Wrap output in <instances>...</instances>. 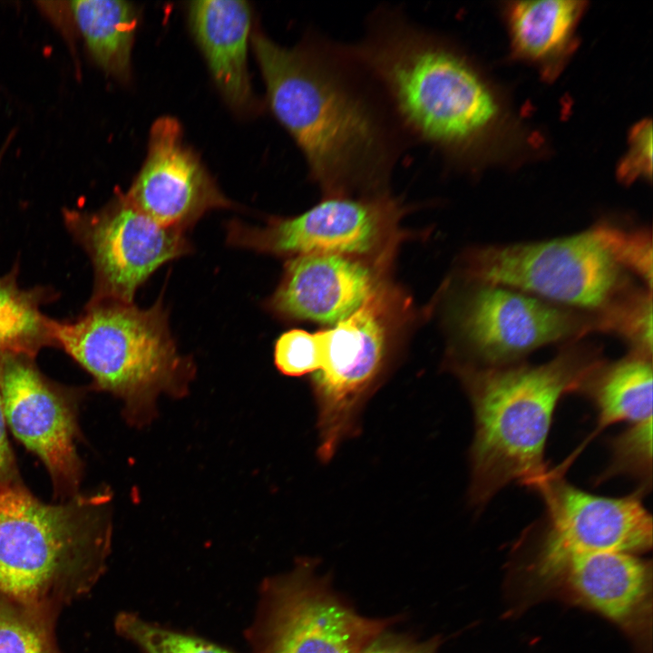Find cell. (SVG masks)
I'll return each mask as SVG.
<instances>
[{
    "label": "cell",
    "instance_id": "cell-19",
    "mask_svg": "<svg viewBox=\"0 0 653 653\" xmlns=\"http://www.w3.org/2000/svg\"><path fill=\"white\" fill-rule=\"evenodd\" d=\"M585 2L541 0L514 2L508 8V25L515 54L555 74L573 50L574 34Z\"/></svg>",
    "mask_w": 653,
    "mask_h": 653
},
{
    "label": "cell",
    "instance_id": "cell-30",
    "mask_svg": "<svg viewBox=\"0 0 653 653\" xmlns=\"http://www.w3.org/2000/svg\"><path fill=\"white\" fill-rule=\"evenodd\" d=\"M3 351L0 350V376ZM6 421L0 391V484L8 483L14 473V460L6 436Z\"/></svg>",
    "mask_w": 653,
    "mask_h": 653
},
{
    "label": "cell",
    "instance_id": "cell-11",
    "mask_svg": "<svg viewBox=\"0 0 653 653\" xmlns=\"http://www.w3.org/2000/svg\"><path fill=\"white\" fill-rule=\"evenodd\" d=\"M63 218L93 267L89 302L133 303L137 289L160 267L191 250L184 232L158 224L125 193H117L99 210H67Z\"/></svg>",
    "mask_w": 653,
    "mask_h": 653
},
{
    "label": "cell",
    "instance_id": "cell-24",
    "mask_svg": "<svg viewBox=\"0 0 653 653\" xmlns=\"http://www.w3.org/2000/svg\"><path fill=\"white\" fill-rule=\"evenodd\" d=\"M590 230L613 259L652 290V235L646 227L601 219Z\"/></svg>",
    "mask_w": 653,
    "mask_h": 653
},
{
    "label": "cell",
    "instance_id": "cell-22",
    "mask_svg": "<svg viewBox=\"0 0 653 653\" xmlns=\"http://www.w3.org/2000/svg\"><path fill=\"white\" fill-rule=\"evenodd\" d=\"M56 615L0 596V653H63L54 634Z\"/></svg>",
    "mask_w": 653,
    "mask_h": 653
},
{
    "label": "cell",
    "instance_id": "cell-14",
    "mask_svg": "<svg viewBox=\"0 0 653 653\" xmlns=\"http://www.w3.org/2000/svg\"><path fill=\"white\" fill-rule=\"evenodd\" d=\"M31 359L3 351L0 391L5 421L16 438L42 459L58 484L73 487L79 473L73 415Z\"/></svg>",
    "mask_w": 653,
    "mask_h": 653
},
{
    "label": "cell",
    "instance_id": "cell-26",
    "mask_svg": "<svg viewBox=\"0 0 653 653\" xmlns=\"http://www.w3.org/2000/svg\"><path fill=\"white\" fill-rule=\"evenodd\" d=\"M611 463L605 477L629 474L649 487L652 477V419L631 424L611 443Z\"/></svg>",
    "mask_w": 653,
    "mask_h": 653
},
{
    "label": "cell",
    "instance_id": "cell-20",
    "mask_svg": "<svg viewBox=\"0 0 653 653\" xmlns=\"http://www.w3.org/2000/svg\"><path fill=\"white\" fill-rule=\"evenodd\" d=\"M580 392L598 411L597 431L619 422L637 424L652 419V358L629 353L591 368Z\"/></svg>",
    "mask_w": 653,
    "mask_h": 653
},
{
    "label": "cell",
    "instance_id": "cell-27",
    "mask_svg": "<svg viewBox=\"0 0 653 653\" xmlns=\"http://www.w3.org/2000/svg\"><path fill=\"white\" fill-rule=\"evenodd\" d=\"M322 332L291 329L282 333L275 342L274 363L288 376H301L317 372L322 365Z\"/></svg>",
    "mask_w": 653,
    "mask_h": 653
},
{
    "label": "cell",
    "instance_id": "cell-10",
    "mask_svg": "<svg viewBox=\"0 0 653 653\" xmlns=\"http://www.w3.org/2000/svg\"><path fill=\"white\" fill-rule=\"evenodd\" d=\"M455 310L463 342L481 367L519 363L543 346L598 331L597 317L520 290L474 281Z\"/></svg>",
    "mask_w": 653,
    "mask_h": 653
},
{
    "label": "cell",
    "instance_id": "cell-6",
    "mask_svg": "<svg viewBox=\"0 0 653 653\" xmlns=\"http://www.w3.org/2000/svg\"><path fill=\"white\" fill-rule=\"evenodd\" d=\"M464 264L470 280L593 314L634 284L590 229L549 240L473 248Z\"/></svg>",
    "mask_w": 653,
    "mask_h": 653
},
{
    "label": "cell",
    "instance_id": "cell-29",
    "mask_svg": "<svg viewBox=\"0 0 653 653\" xmlns=\"http://www.w3.org/2000/svg\"><path fill=\"white\" fill-rule=\"evenodd\" d=\"M436 638L418 642L400 635L382 633L362 653H436Z\"/></svg>",
    "mask_w": 653,
    "mask_h": 653
},
{
    "label": "cell",
    "instance_id": "cell-21",
    "mask_svg": "<svg viewBox=\"0 0 653 653\" xmlns=\"http://www.w3.org/2000/svg\"><path fill=\"white\" fill-rule=\"evenodd\" d=\"M45 297L44 290L21 288L14 274L0 278V350L33 357L55 346L54 320L40 309Z\"/></svg>",
    "mask_w": 653,
    "mask_h": 653
},
{
    "label": "cell",
    "instance_id": "cell-7",
    "mask_svg": "<svg viewBox=\"0 0 653 653\" xmlns=\"http://www.w3.org/2000/svg\"><path fill=\"white\" fill-rule=\"evenodd\" d=\"M401 296L377 284L363 304L335 326L321 331L322 365L313 379L318 408V455L327 462L356 430L358 415L385 365Z\"/></svg>",
    "mask_w": 653,
    "mask_h": 653
},
{
    "label": "cell",
    "instance_id": "cell-1",
    "mask_svg": "<svg viewBox=\"0 0 653 653\" xmlns=\"http://www.w3.org/2000/svg\"><path fill=\"white\" fill-rule=\"evenodd\" d=\"M252 45L268 105L326 196L387 191L411 142L349 44L315 30L295 45L261 32Z\"/></svg>",
    "mask_w": 653,
    "mask_h": 653
},
{
    "label": "cell",
    "instance_id": "cell-4",
    "mask_svg": "<svg viewBox=\"0 0 653 653\" xmlns=\"http://www.w3.org/2000/svg\"><path fill=\"white\" fill-rule=\"evenodd\" d=\"M103 499L43 503L0 484V596L54 613L85 595L102 575L109 526Z\"/></svg>",
    "mask_w": 653,
    "mask_h": 653
},
{
    "label": "cell",
    "instance_id": "cell-28",
    "mask_svg": "<svg viewBox=\"0 0 653 653\" xmlns=\"http://www.w3.org/2000/svg\"><path fill=\"white\" fill-rule=\"evenodd\" d=\"M619 178L625 183L638 179H651L652 173V124L650 121H642L631 131L629 147L620 161Z\"/></svg>",
    "mask_w": 653,
    "mask_h": 653
},
{
    "label": "cell",
    "instance_id": "cell-5",
    "mask_svg": "<svg viewBox=\"0 0 653 653\" xmlns=\"http://www.w3.org/2000/svg\"><path fill=\"white\" fill-rule=\"evenodd\" d=\"M53 336L98 386L124 401L138 425L151 420L160 395H184L195 375L191 358L178 351L161 298L148 308L89 302L79 318L54 320Z\"/></svg>",
    "mask_w": 653,
    "mask_h": 653
},
{
    "label": "cell",
    "instance_id": "cell-12",
    "mask_svg": "<svg viewBox=\"0 0 653 653\" xmlns=\"http://www.w3.org/2000/svg\"><path fill=\"white\" fill-rule=\"evenodd\" d=\"M532 487L547 510L533 568L541 585L570 557L605 551L638 555L651 548L652 519L639 493L622 498L594 495L554 472H546Z\"/></svg>",
    "mask_w": 653,
    "mask_h": 653
},
{
    "label": "cell",
    "instance_id": "cell-2",
    "mask_svg": "<svg viewBox=\"0 0 653 653\" xmlns=\"http://www.w3.org/2000/svg\"><path fill=\"white\" fill-rule=\"evenodd\" d=\"M349 44L412 145L464 161L499 120V103L468 58L399 7L375 8Z\"/></svg>",
    "mask_w": 653,
    "mask_h": 653
},
{
    "label": "cell",
    "instance_id": "cell-16",
    "mask_svg": "<svg viewBox=\"0 0 653 653\" xmlns=\"http://www.w3.org/2000/svg\"><path fill=\"white\" fill-rule=\"evenodd\" d=\"M377 285L370 268L349 256L294 257L268 309L286 319L336 324L357 309Z\"/></svg>",
    "mask_w": 653,
    "mask_h": 653
},
{
    "label": "cell",
    "instance_id": "cell-3",
    "mask_svg": "<svg viewBox=\"0 0 653 653\" xmlns=\"http://www.w3.org/2000/svg\"><path fill=\"white\" fill-rule=\"evenodd\" d=\"M601 359L596 347L570 342L551 361L459 368L472 402V501L484 504L512 481L533 486L547 472L543 456L554 410L579 391Z\"/></svg>",
    "mask_w": 653,
    "mask_h": 653
},
{
    "label": "cell",
    "instance_id": "cell-17",
    "mask_svg": "<svg viewBox=\"0 0 653 653\" xmlns=\"http://www.w3.org/2000/svg\"><path fill=\"white\" fill-rule=\"evenodd\" d=\"M188 11L190 28L219 90L232 108L248 109L253 102L248 72L249 4L240 0L193 1Z\"/></svg>",
    "mask_w": 653,
    "mask_h": 653
},
{
    "label": "cell",
    "instance_id": "cell-18",
    "mask_svg": "<svg viewBox=\"0 0 653 653\" xmlns=\"http://www.w3.org/2000/svg\"><path fill=\"white\" fill-rule=\"evenodd\" d=\"M49 19L59 28H73L93 63L108 76L130 77L138 24L137 7L122 0L55 2Z\"/></svg>",
    "mask_w": 653,
    "mask_h": 653
},
{
    "label": "cell",
    "instance_id": "cell-23",
    "mask_svg": "<svg viewBox=\"0 0 653 653\" xmlns=\"http://www.w3.org/2000/svg\"><path fill=\"white\" fill-rule=\"evenodd\" d=\"M596 316L598 331L615 334L631 353L652 358V290L634 284Z\"/></svg>",
    "mask_w": 653,
    "mask_h": 653
},
{
    "label": "cell",
    "instance_id": "cell-8",
    "mask_svg": "<svg viewBox=\"0 0 653 653\" xmlns=\"http://www.w3.org/2000/svg\"><path fill=\"white\" fill-rule=\"evenodd\" d=\"M390 622L357 614L303 560L265 581L247 635L254 653H362Z\"/></svg>",
    "mask_w": 653,
    "mask_h": 653
},
{
    "label": "cell",
    "instance_id": "cell-25",
    "mask_svg": "<svg viewBox=\"0 0 653 653\" xmlns=\"http://www.w3.org/2000/svg\"><path fill=\"white\" fill-rule=\"evenodd\" d=\"M115 627L142 653H235L204 638L149 622L133 613L118 615Z\"/></svg>",
    "mask_w": 653,
    "mask_h": 653
},
{
    "label": "cell",
    "instance_id": "cell-9",
    "mask_svg": "<svg viewBox=\"0 0 653 653\" xmlns=\"http://www.w3.org/2000/svg\"><path fill=\"white\" fill-rule=\"evenodd\" d=\"M405 208L389 193L326 196L304 213L268 219L264 227L227 226L229 245L276 256L315 253L377 255L384 260L399 239Z\"/></svg>",
    "mask_w": 653,
    "mask_h": 653
},
{
    "label": "cell",
    "instance_id": "cell-13",
    "mask_svg": "<svg viewBox=\"0 0 653 653\" xmlns=\"http://www.w3.org/2000/svg\"><path fill=\"white\" fill-rule=\"evenodd\" d=\"M148 145L144 163L125 193L139 210L163 227L185 232L206 212L233 207L184 143L176 119L156 120Z\"/></svg>",
    "mask_w": 653,
    "mask_h": 653
},
{
    "label": "cell",
    "instance_id": "cell-15",
    "mask_svg": "<svg viewBox=\"0 0 653 653\" xmlns=\"http://www.w3.org/2000/svg\"><path fill=\"white\" fill-rule=\"evenodd\" d=\"M545 585L561 587L573 601L633 638L645 640L650 634L652 569L637 554L605 551L570 557Z\"/></svg>",
    "mask_w": 653,
    "mask_h": 653
}]
</instances>
